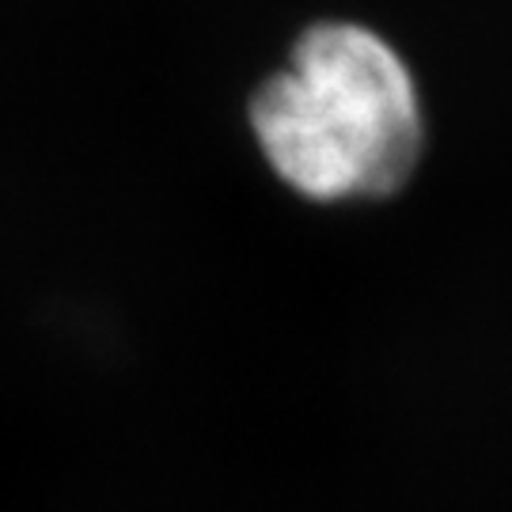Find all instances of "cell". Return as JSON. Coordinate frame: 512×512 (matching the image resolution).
Returning <instances> with one entry per match:
<instances>
[{
  "label": "cell",
  "instance_id": "obj_1",
  "mask_svg": "<svg viewBox=\"0 0 512 512\" xmlns=\"http://www.w3.org/2000/svg\"><path fill=\"white\" fill-rule=\"evenodd\" d=\"M251 126L285 183L315 202L384 198L414 175L425 141L406 61L357 23H315L258 88Z\"/></svg>",
  "mask_w": 512,
  "mask_h": 512
}]
</instances>
